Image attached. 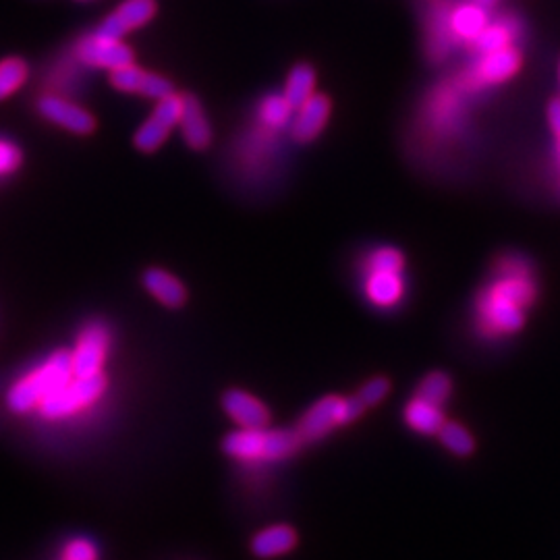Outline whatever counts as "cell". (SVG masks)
Wrapping results in <instances>:
<instances>
[{
  "label": "cell",
  "mask_w": 560,
  "mask_h": 560,
  "mask_svg": "<svg viewBox=\"0 0 560 560\" xmlns=\"http://www.w3.org/2000/svg\"><path fill=\"white\" fill-rule=\"evenodd\" d=\"M538 287L525 258L507 256L496 266L494 283L478 299L480 330L492 339L523 328L525 310L536 301Z\"/></svg>",
  "instance_id": "cell-1"
},
{
  "label": "cell",
  "mask_w": 560,
  "mask_h": 560,
  "mask_svg": "<svg viewBox=\"0 0 560 560\" xmlns=\"http://www.w3.org/2000/svg\"><path fill=\"white\" fill-rule=\"evenodd\" d=\"M75 376L71 351H54L30 374L19 378L7 395V405L13 413H30L38 409L54 390H59Z\"/></svg>",
  "instance_id": "cell-2"
},
{
  "label": "cell",
  "mask_w": 560,
  "mask_h": 560,
  "mask_svg": "<svg viewBox=\"0 0 560 560\" xmlns=\"http://www.w3.org/2000/svg\"><path fill=\"white\" fill-rule=\"evenodd\" d=\"M303 438L297 430L241 428L222 442L224 453L239 461H280L295 455Z\"/></svg>",
  "instance_id": "cell-3"
},
{
  "label": "cell",
  "mask_w": 560,
  "mask_h": 560,
  "mask_svg": "<svg viewBox=\"0 0 560 560\" xmlns=\"http://www.w3.org/2000/svg\"><path fill=\"white\" fill-rule=\"evenodd\" d=\"M106 390V376H73L38 407L46 419H65L94 405Z\"/></svg>",
  "instance_id": "cell-4"
},
{
  "label": "cell",
  "mask_w": 560,
  "mask_h": 560,
  "mask_svg": "<svg viewBox=\"0 0 560 560\" xmlns=\"http://www.w3.org/2000/svg\"><path fill=\"white\" fill-rule=\"evenodd\" d=\"M363 409H366V405L359 401V397L353 399L326 397L301 417L297 432L303 438V442L320 440L322 436L330 434L334 428L353 422V419L361 415Z\"/></svg>",
  "instance_id": "cell-5"
},
{
  "label": "cell",
  "mask_w": 560,
  "mask_h": 560,
  "mask_svg": "<svg viewBox=\"0 0 560 560\" xmlns=\"http://www.w3.org/2000/svg\"><path fill=\"white\" fill-rule=\"evenodd\" d=\"M181 112H183L181 96L171 94V96L158 100V106L154 108L152 117L137 129V133L133 137L135 148L142 152L158 150L166 142V137L171 135V131L179 125Z\"/></svg>",
  "instance_id": "cell-6"
},
{
  "label": "cell",
  "mask_w": 560,
  "mask_h": 560,
  "mask_svg": "<svg viewBox=\"0 0 560 560\" xmlns=\"http://www.w3.org/2000/svg\"><path fill=\"white\" fill-rule=\"evenodd\" d=\"M108 349H110V332L104 324L92 322L83 328L75 349L71 351L75 376L102 374Z\"/></svg>",
  "instance_id": "cell-7"
},
{
  "label": "cell",
  "mask_w": 560,
  "mask_h": 560,
  "mask_svg": "<svg viewBox=\"0 0 560 560\" xmlns=\"http://www.w3.org/2000/svg\"><path fill=\"white\" fill-rule=\"evenodd\" d=\"M156 15L154 0H125V3L108 15L96 30V36L106 40H123L131 30L144 27Z\"/></svg>",
  "instance_id": "cell-8"
},
{
  "label": "cell",
  "mask_w": 560,
  "mask_h": 560,
  "mask_svg": "<svg viewBox=\"0 0 560 560\" xmlns=\"http://www.w3.org/2000/svg\"><path fill=\"white\" fill-rule=\"evenodd\" d=\"M77 59L90 67L115 71L133 63V50L121 40H106L92 34L77 44Z\"/></svg>",
  "instance_id": "cell-9"
},
{
  "label": "cell",
  "mask_w": 560,
  "mask_h": 560,
  "mask_svg": "<svg viewBox=\"0 0 560 560\" xmlns=\"http://www.w3.org/2000/svg\"><path fill=\"white\" fill-rule=\"evenodd\" d=\"M38 110L44 119L50 123L59 125L71 133L77 135H90L96 129V119L90 112L83 110L81 106L59 98V96H44L38 102Z\"/></svg>",
  "instance_id": "cell-10"
},
{
  "label": "cell",
  "mask_w": 560,
  "mask_h": 560,
  "mask_svg": "<svg viewBox=\"0 0 560 560\" xmlns=\"http://www.w3.org/2000/svg\"><path fill=\"white\" fill-rule=\"evenodd\" d=\"M519 69H521V54L515 46H509L502 50L486 52L478 67H475V79L480 83L496 86V83H504L507 79H511Z\"/></svg>",
  "instance_id": "cell-11"
},
{
  "label": "cell",
  "mask_w": 560,
  "mask_h": 560,
  "mask_svg": "<svg viewBox=\"0 0 560 560\" xmlns=\"http://www.w3.org/2000/svg\"><path fill=\"white\" fill-rule=\"evenodd\" d=\"M224 411H227L241 428H266L270 422V413L262 401L247 395L245 390H229L222 399Z\"/></svg>",
  "instance_id": "cell-12"
},
{
  "label": "cell",
  "mask_w": 560,
  "mask_h": 560,
  "mask_svg": "<svg viewBox=\"0 0 560 560\" xmlns=\"http://www.w3.org/2000/svg\"><path fill=\"white\" fill-rule=\"evenodd\" d=\"M179 127L189 148L204 150L210 146L212 129L198 98L183 96V112H181Z\"/></svg>",
  "instance_id": "cell-13"
},
{
  "label": "cell",
  "mask_w": 560,
  "mask_h": 560,
  "mask_svg": "<svg viewBox=\"0 0 560 560\" xmlns=\"http://www.w3.org/2000/svg\"><path fill=\"white\" fill-rule=\"evenodd\" d=\"M330 115V100L322 94H314L305 104L297 108V117L293 123V135L297 142H312L320 135Z\"/></svg>",
  "instance_id": "cell-14"
},
{
  "label": "cell",
  "mask_w": 560,
  "mask_h": 560,
  "mask_svg": "<svg viewBox=\"0 0 560 560\" xmlns=\"http://www.w3.org/2000/svg\"><path fill=\"white\" fill-rule=\"evenodd\" d=\"M488 9L478 3H463L448 13V30L463 42H475L488 25Z\"/></svg>",
  "instance_id": "cell-15"
},
{
  "label": "cell",
  "mask_w": 560,
  "mask_h": 560,
  "mask_svg": "<svg viewBox=\"0 0 560 560\" xmlns=\"http://www.w3.org/2000/svg\"><path fill=\"white\" fill-rule=\"evenodd\" d=\"M144 287L166 307H181L187 301V289L179 278L160 268H150L144 274Z\"/></svg>",
  "instance_id": "cell-16"
},
{
  "label": "cell",
  "mask_w": 560,
  "mask_h": 560,
  "mask_svg": "<svg viewBox=\"0 0 560 560\" xmlns=\"http://www.w3.org/2000/svg\"><path fill=\"white\" fill-rule=\"evenodd\" d=\"M405 285L399 272H368L366 295L378 307H392L403 299Z\"/></svg>",
  "instance_id": "cell-17"
},
{
  "label": "cell",
  "mask_w": 560,
  "mask_h": 560,
  "mask_svg": "<svg viewBox=\"0 0 560 560\" xmlns=\"http://www.w3.org/2000/svg\"><path fill=\"white\" fill-rule=\"evenodd\" d=\"M297 544L295 529L289 525H274L268 527L251 542V550L260 558H274L280 554H287Z\"/></svg>",
  "instance_id": "cell-18"
},
{
  "label": "cell",
  "mask_w": 560,
  "mask_h": 560,
  "mask_svg": "<svg viewBox=\"0 0 560 560\" xmlns=\"http://www.w3.org/2000/svg\"><path fill=\"white\" fill-rule=\"evenodd\" d=\"M405 422L419 434H438L444 426V415L440 407L415 397L405 407Z\"/></svg>",
  "instance_id": "cell-19"
},
{
  "label": "cell",
  "mask_w": 560,
  "mask_h": 560,
  "mask_svg": "<svg viewBox=\"0 0 560 560\" xmlns=\"http://www.w3.org/2000/svg\"><path fill=\"white\" fill-rule=\"evenodd\" d=\"M316 94V73L310 65H297L291 69L285 86V98L293 108H299Z\"/></svg>",
  "instance_id": "cell-20"
},
{
  "label": "cell",
  "mask_w": 560,
  "mask_h": 560,
  "mask_svg": "<svg viewBox=\"0 0 560 560\" xmlns=\"http://www.w3.org/2000/svg\"><path fill=\"white\" fill-rule=\"evenodd\" d=\"M515 38H517V27L511 21L502 19L496 23H488L486 30L480 34V38L475 40V46L480 48L482 54H486V52L513 46Z\"/></svg>",
  "instance_id": "cell-21"
},
{
  "label": "cell",
  "mask_w": 560,
  "mask_h": 560,
  "mask_svg": "<svg viewBox=\"0 0 560 560\" xmlns=\"http://www.w3.org/2000/svg\"><path fill=\"white\" fill-rule=\"evenodd\" d=\"M451 392H453L451 378L442 372H432L430 376H426L422 380V384L417 386L415 397L426 403H432L436 407H442L448 401V397H451Z\"/></svg>",
  "instance_id": "cell-22"
},
{
  "label": "cell",
  "mask_w": 560,
  "mask_h": 560,
  "mask_svg": "<svg viewBox=\"0 0 560 560\" xmlns=\"http://www.w3.org/2000/svg\"><path fill=\"white\" fill-rule=\"evenodd\" d=\"M25 79H27V65L21 59H17V56L0 61V100L15 94L23 86Z\"/></svg>",
  "instance_id": "cell-23"
},
{
  "label": "cell",
  "mask_w": 560,
  "mask_h": 560,
  "mask_svg": "<svg viewBox=\"0 0 560 560\" xmlns=\"http://www.w3.org/2000/svg\"><path fill=\"white\" fill-rule=\"evenodd\" d=\"M146 81H148V73L142 71L139 67L125 65L121 69L110 71V83L121 92H129V94H144L146 88Z\"/></svg>",
  "instance_id": "cell-24"
},
{
  "label": "cell",
  "mask_w": 560,
  "mask_h": 560,
  "mask_svg": "<svg viewBox=\"0 0 560 560\" xmlns=\"http://www.w3.org/2000/svg\"><path fill=\"white\" fill-rule=\"evenodd\" d=\"M442 444L448 448V451L459 455V457H467L473 453V448H475V442L471 438V434L459 426V424H446L442 426V430L438 432Z\"/></svg>",
  "instance_id": "cell-25"
},
{
  "label": "cell",
  "mask_w": 560,
  "mask_h": 560,
  "mask_svg": "<svg viewBox=\"0 0 560 560\" xmlns=\"http://www.w3.org/2000/svg\"><path fill=\"white\" fill-rule=\"evenodd\" d=\"M291 110H293V106L287 102L285 96H268L262 102L260 117H262L264 125L278 129V127H283V125L289 123Z\"/></svg>",
  "instance_id": "cell-26"
},
{
  "label": "cell",
  "mask_w": 560,
  "mask_h": 560,
  "mask_svg": "<svg viewBox=\"0 0 560 560\" xmlns=\"http://www.w3.org/2000/svg\"><path fill=\"white\" fill-rule=\"evenodd\" d=\"M405 258L395 247H380L368 258V272H403Z\"/></svg>",
  "instance_id": "cell-27"
},
{
  "label": "cell",
  "mask_w": 560,
  "mask_h": 560,
  "mask_svg": "<svg viewBox=\"0 0 560 560\" xmlns=\"http://www.w3.org/2000/svg\"><path fill=\"white\" fill-rule=\"evenodd\" d=\"M388 390H390V384L386 378H374L368 384H363L357 397L366 407H374L388 395Z\"/></svg>",
  "instance_id": "cell-28"
},
{
  "label": "cell",
  "mask_w": 560,
  "mask_h": 560,
  "mask_svg": "<svg viewBox=\"0 0 560 560\" xmlns=\"http://www.w3.org/2000/svg\"><path fill=\"white\" fill-rule=\"evenodd\" d=\"M19 166H21V150L15 144L0 139V177L11 175Z\"/></svg>",
  "instance_id": "cell-29"
},
{
  "label": "cell",
  "mask_w": 560,
  "mask_h": 560,
  "mask_svg": "<svg viewBox=\"0 0 560 560\" xmlns=\"http://www.w3.org/2000/svg\"><path fill=\"white\" fill-rule=\"evenodd\" d=\"M67 560H98V550L90 540H71L65 548Z\"/></svg>",
  "instance_id": "cell-30"
},
{
  "label": "cell",
  "mask_w": 560,
  "mask_h": 560,
  "mask_svg": "<svg viewBox=\"0 0 560 560\" xmlns=\"http://www.w3.org/2000/svg\"><path fill=\"white\" fill-rule=\"evenodd\" d=\"M548 123H550L552 131L560 137V98L552 100L548 106Z\"/></svg>",
  "instance_id": "cell-31"
},
{
  "label": "cell",
  "mask_w": 560,
  "mask_h": 560,
  "mask_svg": "<svg viewBox=\"0 0 560 560\" xmlns=\"http://www.w3.org/2000/svg\"><path fill=\"white\" fill-rule=\"evenodd\" d=\"M473 3H478V5H482L484 9H492V7L496 5V0H473Z\"/></svg>",
  "instance_id": "cell-32"
},
{
  "label": "cell",
  "mask_w": 560,
  "mask_h": 560,
  "mask_svg": "<svg viewBox=\"0 0 560 560\" xmlns=\"http://www.w3.org/2000/svg\"><path fill=\"white\" fill-rule=\"evenodd\" d=\"M558 160H560V142H558Z\"/></svg>",
  "instance_id": "cell-33"
},
{
  "label": "cell",
  "mask_w": 560,
  "mask_h": 560,
  "mask_svg": "<svg viewBox=\"0 0 560 560\" xmlns=\"http://www.w3.org/2000/svg\"><path fill=\"white\" fill-rule=\"evenodd\" d=\"M558 77H560V65H558Z\"/></svg>",
  "instance_id": "cell-34"
},
{
  "label": "cell",
  "mask_w": 560,
  "mask_h": 560,
  "mask_svg": "<svg viewBox=\"0 0 560 560\" xmlns=\"http://www.w3.org/2000/svg\"><path fill=\"white\" fill-rule=\"evenodd\" d=\"M65 560H67V558H65Z\"/></svg>",
  "instance_id": "cell-35"
}]
</instances>
